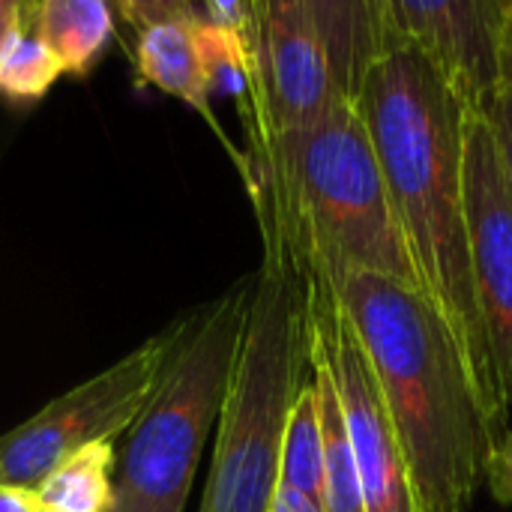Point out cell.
<instances>
[{"mask_svg": "<svg viewBox=\"0 0 512 512\" xmlns=\"http://www.w3.org/2000/svg\"><path fill=\"white\" fill-rule=\"evenodd\" d=\"M357 105L420 294L444 321L486 432L498 444L507 432L510 411L498 393L471 270L465 204L468 114L396 24L387 48L366 72Z\"/></svg>", "mask_w": 512, "mask_h": 512, "instance_id": "obj_1", "label": "cell"}, {"mask_svg": "<svg viewBox=\"0 0 512 512\" xmlns=\"http://www.w3.org/2000/svg\"><path fill=\"white\" fill-rule=\"evenodd\" d=\"M243 177L261 237L306 279L333 285L345 273H375L420 291L357 102L249 150Z\"/></svg>", "mask_w": 512, "mask_h": 512, "instance_id": "obj_2", "label": "cell"}, {"mask_svg": "<svg viewBox=\"0 0 512 512\" xmlns=\"http://www.w3.org/2000/svg\"><path fill=\"white\" fill-rule=\"evenodd\" d=\"M330 288L366 351L423 510L468 512L495 444L444 321L420 291L375 273H345Z\"/></svg>", "mask_w": 512, "mask_h": 512, "instance_id": "obj_3", "label": "cell"}, {"mask_svg": "<svg viewBox=\"0 0 512 512\" xmlns=\"http://www.w3.org/2000/svg\"><path fill=\"white\" fill-rule=\"evenodd\" d=\"M312 378L306 276L264 240L249 318L219 414L216 450L198 512H267L279 489L285 423Z\"/></svg>", "mask_w": 512, "mask_h": 512, "instance_id": "obj_4", "label": "cell"}, {"mask_svg": "<svg viewBox=\"0 0 512 512\" xmlns=\"http://www.w3.org/2000/svg\"><path fill=\"white\" fill-rule=\"evenodd\" d=\"M255 273L180 318L159 381L117 438L111 512H183L237 366Z\"/></svg>", "mask_w": 512, "mask_h": 512, "instance_id": "obj_5", "label": "cell"}, {"mask_svg": "<svg viewBox=\"0 0 512 512\" xmlns=\"http://www.w3.org/2000/svg\"><path fill=\"white\" fill-rule=\"evenodd\" d=\"M249 57V150L360 102L366 72L393 36L387 0H252L237 30Z\"/></svg>", "mask_w": 512, "mask_h": 512, "instance_id": "obj_6", "label": "cell"}, {"mask_svg": "<svg viewBox=\"0 0 512 512\" xmlns=\"http://www.w3.org/2000/svg\"><path fill=\"white\" fill-rule=\"evenodd\" d=\"M180 318L132 354L48 402L36 417L0 435V486L36 492L42 480L78 450L117 441L150 399Z\"/></svg>", "mask_w": 512, "mask_h": 512, "instance_id": "obj_7", "label": "cell"}, {"mask_svg": "<svg viewBox=\"0 0 512 512\" xmlns=\"http://www.w3.org/2000/svg\"><path fill=\"white\" fill-rule=\"evenodd\" d=\"M312 351L327 366L351 435L366 512H426L366 351L330 285L306 279Z\"/></svg>", "mask_w": 512, "mask_h": 512, "instance_id": "obj_8", "label": "cell"}, {"mask_svg": "<svg viewBox=\"0 0 512 512\" xmlns=\"http://www.w3.org/2000/svg\"><path fill=\"white\" fill-rule=\"evenodd\" d=\"M465 204L477 306L498 393L512 408V186L486 117L465 123Z\"/></svg>", "mask_w": 512, "mask_h": 512, "instance_id": "obj_9", "label": "cell"}, {"mask_svg": "<svg viewBox=\"0 0 512 512\" xmlns=\"http://www.w3.org/2000/svg\"><path fill=\"white\" fill-rule=\"evenodd\" d=\"M387 9L465 114L486 117L507 84L512 0H387Z\"/></svg>", "mask_w": 512, "mask_h": 512, "instance_id": "obj_10", "label": "cell"}, {"mask_svg": "<svg viewBox=\"0 0 512 512\" xmlns=\"http://www.w3.org/2000/svg\"><path fill=\"white\" fill-rule=\"evenodd\" d=\"M120 12L138 30L135 57H138L141 78L150 81L153 87L177 96L192 111H198L210 123V129L222 138V144L228 147L234 162L243 168L246 159L231 147L228 135L222 132V126L216 123V117L210 111V90H207V78H204L201 57H198L195 36H192L195 6L192 3H180V0H168V3H123Z\"/></svg>", "mask_w": 512, "mask_h": 512, "instance_id": "obj_11", "label": "cell"}, {"mask_svg": "<svg viewBox=\"0 0 512 512\" xmlns=\"http://www.w3.org/2000/svg\"><path fill=\"white\" fill-rule=\"evenodd\" d=\"M21 24L51 51L63 72L84 75L111 36V6L102 0L21 3Z\"/></svg>", "mask_w": 512, "mask_h": 512, "instance_id": "obj_12", "label": "cell"}, {"mask_svg": "<svg viewBox=\"0 0 512 512\" xmlns=\"http://www.w3.org/2000/svg\"><path fill=\"white\" fill-rule=\"evenodd\" d=\"M117 441L93 444L63 459L33 492L39 512H111Z\"/></svg>", "mask_w": 512, "mask_h": 512, "instance_id": "obj_13", "label": "cell"}, {"mask_svg": "<svg viewBox=\"0 0 512 512\" xmlns=\"http://www.w3.org/2000/svg\"><path fill=\"white\" fill-rule=\"evenodd\" d=\"M312 381L318 393V417H321V441H324V495H321L324 512H366L342 405L333 378L327 366L315 357V351H312Z\"/></svg>", "mask_w": 512, "mask_h": 512, "instance_id": "obj_14", "label": "cell"}, {"mask_svg": "<svg viewBox=\"0 0 512 512\" xmlns=\"http://www.w3.org/2000/svg\"><path fill=\"white\" fill-rule=\"evenodd\" d=\"M279 486L300 492L321 504L324 495V441L318 417V393L309 378L294 399V408L285 423L282 459H279ZM324 507V504H321Z\"/></svg>", "mask_w": 512, "mask_h": 512, "instance_id": "obj_15", "label": "cell"}, {"mask_svg": "<svg viewBox=\"0 0 512 512\" xmlns=\"http://www.w3.org/2000/svg\"><path fill=\"white\" fill-rule=\"evenodd\" d=\"M60 75V63L18 18V30L0 60V93L18 102L39 99Z\"/></svg>", "mask_w": 512, "mask_h": 512, "instance_id": "obj_16", "label": "cell"}, {"mask_svg": "<svg viewBox=\"0 0 512 512\" xmlns=\"http://www.w3.org/2000/svg\"><path fill=\"white\" fill-rule=\"evenodd\" d=\"M486 483L498 504H512V426H507L504 438L492 447L486 459Z\"/></svg>", "mask_w": 512, "mask_h": 512, "instance_id": "obj_17", "label": "cell"}, {"mask_svg": "<svg viewBox=\"0 0 512 512\" xmlns=\"http://www.w3.org/2000/svg\"><path fill=\"white\" fill-rule=\"evenodd\" d=\"M492 132H495V141H498V150H501V159H504V171H507V180L512 186V81H507L495 99V105L489 108L486 114Z\"/></svg>", "mask_w": 512, "mask_h": 512, "instance_id": "obj_18", "label": "cell"}, {"mask_svg": "<svg viewBox=\"0 0 512 512\" xmlns=\"http://www.w3.org/2000/svg\"><path fill=\"white\" fill-rule=\"evenodd\" d=\"M267 512H324V507H321L318 501L300 495V492H291V489L279 486L276 495H273V504H270V510Z\"/></svg>", "mask_w": 512, "mask_h": 512, "instance_id": "obj_19", "label": "cell"}, {"mask_svg": "<svg viewBox=\"0 0 512 512\" xmlns=\"http://www.w3.org/2000/svg\"><path fill=\"white\" fill-rule=\"evenodd\" d=\"M0 512H39V504L33 492L0 486Z\"/></svg>", "mask_w": 512, "mask_h": 512, "instance_id": "obj_20", "label": "cell"}, {"mask_svg": "<svg viewBox=\"0 0 512 512\" xmlns=\"http://www.w3.org/2000/svg\"><path fill=\"white\" fill-rule=\"evenodd\" d=\"M18 18H21V3L18 0H0V60L6 45L12 42L15 30H18Z\"/></svg>", "mask_w": 512, "mask_h": 512, "instance_id": "obj_21", "label": "cell"}, {"mask_svg": "<svg viewBox=\"0 0 512 512\" xmlns=\"http://www.w3.org/2000/svg\"><path fill=\"white\" fill-rule=\"evenodd\" d=\"M507 81H512V27H510V45H507Z\"/></svg>", "mask_w": 512, "mask_h": 512, "instance_id": "obj_22", "label": "cell"}]
</instances>
